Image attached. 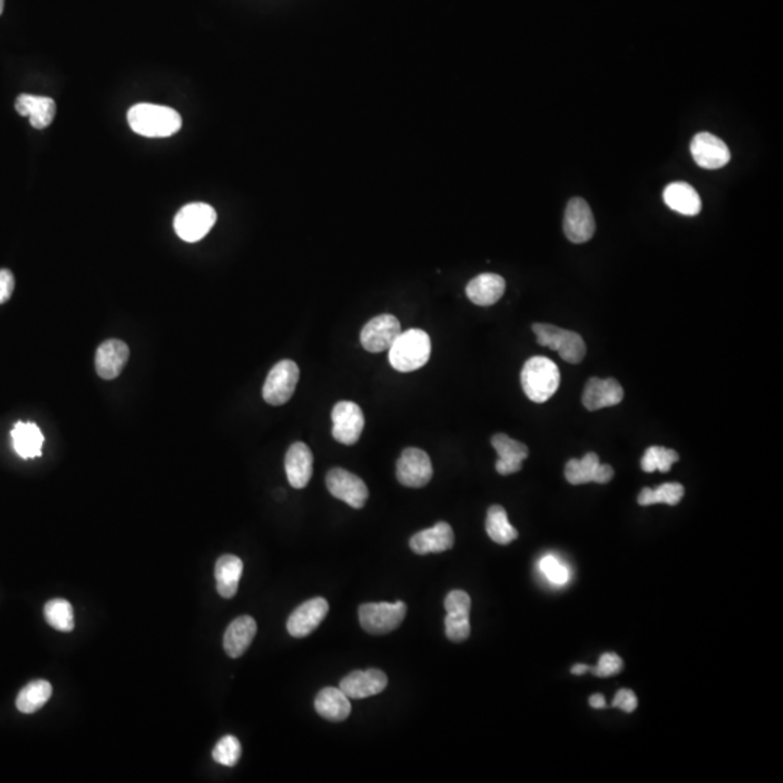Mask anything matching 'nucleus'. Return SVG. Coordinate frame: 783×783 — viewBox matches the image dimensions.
Returning <instances> with one entry per match:
<instances>
[{
    "label": "nucleus",
    "mask_w": 783,
    "mask_h": 783,
    "mask_svg": "<svg viewBox=\"0 0 783 783\" xmlns=\"http://www.w3.org/2000/svg\"><path fill=\"white\" fill-rule=\"evenodd\" d=\"M44 615L48 626L58 631L70 632L74 629V612L72 604L65 600H48L44 608Z\"/></svg>",
    "instance_id": "obj_32"
},
{
    "label": "nucleus",
    "mask_w": 783,
    "mask_h": 783,
    "mask_svg": "<svg viewBox=\"0 0 783 783\" xmlns=\"http://www.w3.org/2000/svg\"><path fill=\"white\" fill-rule=\"evenodd\" d=\"M446 636L453 643H463L471 636V615L447 614Z\"/></svg>",
    "instance_id": "obj_35"
},
{
    "label": "nucleus",
    "mask_w": 783,
    "mask_h": 783,
    "mask_svg": "<svg viewBox=\"0 0 783 783\" xmlns=\"http://www.w3.org/2000/svg\"><path fill=\"white\" fill-rule=\"evenodd\" d=\"M612 478H614V469H612L610 464L600 463V466H598L597 473H595V479H593V481H595V483H600V485H605L608 481H611Z\"/></svg>",
    "instance_id": "obj_41"
},
{
    "label": "nucleus",
    "mask_w": 783,
    "mask_h": 783,
    "mask_svg": "<svg viewBox=\"0 0 783 783\" xmlns=\"http://www.w3.org/2000/svg\"><path fill=\"white\" fill-rule=\"evenodd\" d=\"M486 532L492 541L507 546L518 539L517 530L510 525L507 510L501 505H492L486 515Z\"/></svg>",
    "instance_id": "obj_28"
},
{
    "label": "nucleus",
    "mask_w": 783,
    "mask_h": 783,
    "mask_svg": "<svg viewBox=\"0 0 783 783\" xmlns=\"http://www.w3.org/2000/svg\"><path fill=\"white\" fill-rule=\"evenodd\" d=\"M590 669L592 668L588 665H576L571 668V673L576 676L585 675L586 672H590Z\"/></svg>",
    "instance_id": "obj_43"
},
{
    "label": "nucleus",
    "mask_w": 783,
    "mask_h": 783,
    "mask_svg": "<svg viewBox=\"0 0 783 783\" xmlns=\"http://www.w3.org/2000/svg\"><path fill=\"white\" fill-rule=\"evenodd\" d=\"M15 109L21 116H28L29 123L35 130H44L55 121L57 106L55 102L47 96L35 94H21L15 102Z\"/></svg>",
    "instance_id": "obj_21"
},
{
    "label": "nucleus",
    "mask_w": 783,
    "mask_h": 783,
    "mask_svg": "<svg viewBox=\"0 0 783 783\" xmlns=\"http://www.w3.org/2000/svg\"><path fill=\"white\" fill-rule=\"evenodd\" d=\"M128 124L143 137L167 138L182 128V116L162 104H138L128 111Z\"/></svg>",
    "instance_id": "obj_1"
},
{
    "label": "nucleus",
    "mask_w": 783,
    "mask_h": 783,
    "mask_svg": "<svg viewBox=\"0 0 783 783\" xmlns=\"http://www.w3.org/2000/svg\"><path fill=\"white\" fill-rule=\"evenodd\" d=\"M402 332L401 322L391 313L379 315L364 325L360 334L363 349L369 352H382L391 349L398 335Z\"/></svg>",
    "instance_id": "obj_11"
},
{
    "label": "nucleus",
    "mask_w": 783,
    "mask_h": 783,
    "mask_svg": "<svg viewBox=\"0 0 783 783\" xmlns=\"http://www.w3.org/2000/svg\"><path fill=\"white\" fill-rule=\"evenodd\" d=\"M521 386L532 402H547L560 386V371L553 360L543 356L531 357L522 367Z\"/></svg>",
    "instance_id": "obj_3"
},
{
    "label": "nucleus",
    "mask_w": 783,
    "mask_h": 783,
    "mask_svg": "<svg viewBox=\"0 0 783 783\" xmlns=\"http://www.w3.org/2000/svg\"><path fill=\"white\" fill-rule=\"evenodd\" d=\"M622 668H624V663H622L619 654L604 653L600 656L597 668H592L590 670L598 678H610V676L621 672Z\"/></svg>",
    "instance_id": "obj_38"
},
{
    "label": "nucleus",
    "mask_w": 783,
    "mask_h": 783,
    "mask_svg": "<svg viewBox=\"0 0 783 783\" xmlns=\"http://www.w3.org/2000/svg\"><path fill=\"white\" fill-rule=\"evenodd\" d=\"M431 459L424 450L405 449L396 463V478L406 488H424L432 479Z\"/></svg>",
    "instance_id": "obj_8"
},
{
    "label": "nucleus",
    "mask_w": 783,
    "mask_h": 783,
    "mask_svg": "<svg viewBox=\"0 0 783 783\" xmlns=\"http://www.w3.org/2000/svg\"><path fill=\"white\" fill-rule=\"evenodd\" d=\"M679 461V454L675 450L665 449V447H649L641 459V469L646 473H653L659 471L668 473L676 461Z\"/></svg>",
    "instance_id": "obj_33"
},
{
    "label": "nucleus",
    "mask_w": 783,
    "mask_h": 783,
    "mask_svg": "<svg viewBox=\"0 0 783 783\" xmlns=\"http://www.w3.org/2000/svg\"><path fill=\"white\" fill-rule=\"evenodd\" d=\"M406 615V605L402 600L391 602H371L359 608L360 624L364 631L382 636L393 631L402 624Z\"/></svg>",
    "instance_id": "obj_6"
},
{
    "label": "nucleus",
    "mask_w": 783,
    "mask_h": 783,
    "mask_svg": "<svg viewBox=\"0 0 783 783\" xmlns=\"http://www.w3.org/2000/svg\"><path fill=\"white\" fill-rule=\"evenodd\" d=\"M540 570L543 571L550 582L556 585H564L569 580V569L557 557H544L543 560L540 561Z\"/></svg>",
    "instance_id": "obj_36"
},
{
    "label": "nucleus",
    "mask_w": 783,
    "mask_h": 783,
    "mask_svg": "<svg viewBox=\"0 0 783 783\" xmlns=\"http://www.w3.org/2000/svg\"><path fill=\"white\" fill-rule=\"evenodd\" d=\"M313 456L305 442H293L284 457V471L292 488L303 489L312 478Z\"/></svg>",
    "instance_id": "obj_18"
},
{
    "label": "nucleus",
    "mask_w": 783,
    "mask_h": 783,
    "mask_svg": "<svg viewBox=\"0 0 783 783\" xmlns=\"http://www.w3.org/2000/svg\"><path fill=\"white\" fill-rule=\"evenodd\" d=\"M332 437L344 446H352L363 432V411L357 403L342 401L332 408Z\"/></svg>",
    "instance_id": "obj_10"
},
{
    "label": "nucleus",
    "mask_w": 783,
    "mask_h": 783,
    "mask_svg": "<svg viewBox=\"0 0 783 783\" xmlns=\"http://www.w3.org/2000/svg\"><path fill=\"white\" fill-rule=\"evenodd\" d=\"M590 707L597 708V709H602V708L607 707L605 698L600 694L592 695V697L590 698Z\"/></svg>",
    "instance_id": "obj_42"
},
{
    "label": "nucleus",
    "mask_w": 783,
    "mask_h": 783,
    "mask_svg": "<svg viewBox=\"0 0 783 783\" xmlns=\"http://www.w3.org/2000/svg\"><path fill=\"white\" fill-rule=\"evenodd\" d=\"M492 446L500 456L495 466L498 473L508 476L521 471L522 463L529 457V447L507 434L493 435Z\"/></svg>",
    "instance_id": "obj_20"
},
{
    "label": "nucleus",
    "mask_w": 783,
    "mask_h": 783,
    "mask_svg": "<svg viewBox=\"0 0 783 783\" xmlns=\"http://www.w3.org/2000/svg\"><path fill=\"white\" fill-rule=\"evenodd\" d=\"M5 0H0V15L4 14Z\"/></svg>",
    "instance_id": "obj_44"
},
{
    "label": "nucleus",
    "mask_w": 783,
    "mask_h": 783,
    "mask_svg": "<svg viewBox=\"0 0 783 783\" xmlns=\"http://www.w3.org/2000/svg\"><path fill=\"white\" fill-rule=\"evenodd\" d=\"M51 695L53 687L50 682L43 679L33 680L19 692L16 708L24 714H34L50 701Z\"/></svg>",
    "instance_id": "obj_29"
},
{
    "label": "nucleus",
    "mask_w": 783,
    "mask_h": 783,
    "mask_svg": "<svg viewBox=\"0 0 783 783\" xmlns=\"http://www.w3.org/2000/svg\"><path fill=\"white\" fill-rule=\"evenodd\" d=\"M637 705H639V701H637L636 694L629 689H619L615 695L614 701H612V707L619 708L624 712L636 711Z\"/></svg>",
    "instance_id": "obj_39"
},
{
    "label": "nucleus",
    "mask_w": 783,
    "mask_h": 783,
    "mask_svg": "<svg viewBox=\"0 0 783 783\" xmlns=\"http://www.w3.org/2000/svg\"><path fill=\"white\" fill-rule=\"evenodd\" d=\"M244 564L240 557L223 554L215 564L216 590L221 597L231 600L235 597L243 576Z\"/></svg>",
    "instance_id": "obj_26"
},
{
    "label": "nucleus",
    "mask_w": 783,
    "mask_h": 783,
    "mask_svg": "<svg viewBox=\"0 0 783 783\" xmlns=\"http://www.w3.org/2000/svg\"><path fill=\"white\" fill-rule=\"evenodd\" d=\"M666 205L680 215L695 216L701 213L702 202L694 187L685 182H675L663 192Z\"/></svg>",
    "instance_id": "obj_25"
},
{
    "label": "nucleus",
    "mask_w": 783,
    "mask_h": 783,
    "mask_svg": "<svg viewBox=\"0 0 783 783\" xmlns=\"http://www.w3.org/2000/svg\"><path fill=\"white\" fill-rule=\"evenodd\" d=\"M690 153L695 163L707 170L721 169L728 164L731 153L724 141L709 133H699L690 143Z\"/></svg>",
    "instance_id": "obj_14"
},
{
    "label": "nucleus",
    "mask_w": 783,
    "mask_h": 783,
    "mask_svg": "<svg viewBox=\"0 0 783 783\" xmlns=\"http://www.w3.org/2000/svg\"><path fill=\"white\" fill-rule=\"evenodd\" d=\"M130 359V349L121 340H108L102 342L96 350V373L104 381H112L123 373L124 367Z\"/></svg>",
    "instance_id": "obj_16"
},
{
    "label": "nucleus",
    "mask_w": 783,
    "mask_h": 783,
    "mask_svg": "<svg viewBox=\"0 0 783 783\" xmlns=\"http://www.w3.org/2000/svg\"><path fill=\"white\" fill-rule=\"evenodd\" d=\"M328 611H330V604H328L327 600L312 598V600H306L302 605H299L289 617L288 622H286L289 634L295 639L310 636L311 632L315 631L321 626V622L325 619Z\"/></svg>",
    "instance_id": "obj_13"
},
{
    "label": "nucleus",
    "mask_w": 783,
    "mask_h": 783,
    "mask_svg": "<svg viewBox=\"0 0 783 783\" xmlns=\"http://www.w3.org/2000/svg\"><path fill=\"white\" fill-rule=\"evenodd\" d=\"M325 481L331 495L354 510H362L369 500V489L363 479H360L359 476L345 469H331Z\"/></svg>",
    "instance_id": "obj_9"
},
{
    "label": "nucleus",
    "mask_w": 783,
    "mask_h": 783,
    "mask_svg": "<svg viewBox=\"0 0 783 783\" xmlns=\"http://www.w3.org/2000/svg\"><path fill=\"white\" fill-rule=\"evenodd\" d=\"M388 687V676L379 669L356 670L345 676L340 682V689L352 699L374 697L381 694Z\"/></svg>",
    "instance_id": "obj_15"
},
{
    "label": "nucleus",
    "mask_w": 783,
    "mask_h": 783,
    "mask_svg": "<svg viewBox=\"0 0 783 783\" xmlns=\"http://www.w3.org/2000/svg\"><path fill=\"white\" fill-rule=\"evenodd\" d=\"M624 398V389L615 379L590 378L583 392L582 402L588 411L619 405Z\"/></svg>",
    "instance_id": "obj_17"
},
{
    "label": "nucleus",
    "mask_w": 783,
    "mask_h": 783,
    "mask_svg": "<svg viewBox=\"0 0 783 783\" xmlns=\"http://www.w3.org/2000/svg\"><path fill=\"white\" fill-rule=\"evenodd\" d=\"M15 289V277L11 270H0V305L11 299Z\"/></svg>",
    "instance_id": "obj_40"
},
{
    "label": "nucleus",
    "mask_w": 783,
    "mask_h": 783,
    "mask_svg": "<svg viewBox=\"0 0 783 783\" xmlns=\"http://www.w3.org/2000/svg\"><path fill=\"white\" fill-rule=\"evenodd\" d=\"M216 223V211L208 203H189L177 213L174 231L186 243H198Z\"/></svg>",
    "instance_id": "obj_5"
},
{
    "label": "nucleus",
    "mask_w": 783,
    "mask_h": 783,
    "mask_svg": "<svg viewBox=\"0 0 783 783\" xmlns=\"http://www.w3.org/2000/svg\"><path fill=\"white\" fill-rule=\"evenodd\" d=\"M447 614L471 615V600L464 590H451L444 600Z\"/></svg>",
    "instance_id": "obj_37"
},
{
    "label": "nucleus",
    "mask_w": 783,
    "mask_h": 783,
    "mask_svg": "<svg viewBox=\"0 0 783 783\" xmlns=\"http://www.w3.org/2000/svg\"><path fill=\"white\" fill-rule=\"evenodd\" d=\"M532 331L540 345L559 352L564 362L579 364L585 359V342L575 331L563 330L550 323H534Z\"/></svg>",
    "instance_id": "obj_4"
},
{
    "label": "nucleus",
    "mask_w": 783,
    "mask_h": 783,
    "mask_svg": "<svg viewBox=\"0 0 783 783\" xmlns=\"http://www.w3.org/2000/svg\"><path fill=\"white\" fill-rule=\"evenodd\" d=\"M315 709L322 719L342 722L352 714L350 698L340 688H323L315 698Z\"/></svg>",
    "instance_id": "obj_24"
},
{
    "label": "nucleus",
    "mask_w": 783,
    "mask_h": 783,
    "mask_svg": "<svg viewBox=\"0 0 783 783\" xmlns=\"http://www.w3.org/2000/svg\"><path fill=\"white\" fill-rule=\"evenodd\" d=\"M431 356V340L425 331L412 328L401 332L389 349V363L402 373L418 371Z\"/></svg>",
    "instance_id": "obj_2"
},
{
    "label": "nucleus",
    "mask_w": 783,
    "mask_h": 783,
    "mask_svg": "<svg viewBox=\"0 0 783 783\" xmlns=\"http://www.w3.org/2000/svg\"><path fill=\"white\" fill-rule=\"evenodd\" d=\"M213 758L216 763L228 768L237 765L241 758L240 740L234 736L223 737L213 748Z\"/></svg>",
    "instance_id": "obj_34"
},
{
    "label": "nucleus",
    "mask_w": 783,
    "mask_h": 783,
    "mask_svg": "<svg viewBox=\"0 0 783 783\" xmlns=\"http://www.w3.org/2000/svg\"><path fill=\"white\" fill-rule=\"evenodd\" d=\"M454 532L447 522L440 521L431 529L413 534L410 540V547L413 553L425 556L430 553H442L453 549Z\"/></svg>",
    "instance_id": "obj_19"
},
{
    "label": "nucleus",
    "mask_w": 783,
    "mask_h": 783,
    "mask_svg": "<svg viewBox=\"0 0 783 783\" xmlns=\"http://www.w3.org/2000/svg\"><path fill=\"white\" fill-rule=\"evenodd\" d=\"M564 234L575 244L588 243L595 234V220L585 199L575 198L569 202L564 213Z\"/></svg>",
    "instance_id": "obj_12"
},
{
    "label": "nucleus",
    "mask_w": 783,
    "mask_h": 783,
    "mask_svg": "<svg viewBox=\"0 0 783 783\" xmlns=\"http://www.w3.org/2000/svg\"><path fill=\"white\" fill-rule=\"evenodd\" d=\"M600 457L595 453H588L583 459H571L566 464L564 469V476L566 481L570 485H585L590 483L595 479L598 466H600Z\"/></svg>",
    "instance_id": "obj_30"
},
{
    "label": "nucleus",
    "mask_w": 783,
    "mask_h": 783,
    "mask_svg": "<svg viewBox=\"0 0 783 783\" xmlns=\"http://www.w3.org/2000/svg\"><path fill=\"white\" fill-rule=\"evenodd\" d=\"M14 449L22 459L43 454L44 435L34 422H18L11 432Z\"/></svg>",
    "instance_id": "obj_27"
},
{
    "label": "nucleus",
    "mask_w": 783,
    "mask_h": 783,
    "mask_svg": "<svg viewBox=\"0 0 783 783\" xmlns=\"http://www.w3.org/2000/svg\"><path fill=\"white\" fill-rule=\"evenodd\" d=\"M507 283L503 277L495 273H483L474 277L466 286V295L474 305L491 306L495 305L503 293H505Z\"/></svg>",
    "instance_id": "obj_23"
},
{
    "label": "nucleus",
    "mask_w": 783,
    "mask_h": 783,
    "mask_svg": "<svg viewBox=\"0 0 783 783\" xmlns=\"http://www.w3.org/2000/svg\"><path fill=\"white\" fill-rule=\"evenodd\" d=\"M299 367L292 360H282L270 371L264 386L263 398L269 405L281 406L288 403L295 393L299 382Z\"/></svg>",
    "instance_id": "obj_7"
},
{
    "label": "nucleus",
    "mask_w": 783,
    "mask_h": 783,
    "mask_svg": "<svg viewBox=\"0 0 783 783\" xmlns=\"http://www.w3.org/2000/svg\"><path fill=\"white\" fill-rule=\"evenodd\" d=\"M257 634V622L250 615H241L223 634V650L230 658H241Z\"/></svg>",
    "instance_id": "obj_22"
},
{
    "label": "nucleus",
    "mask_w": 783,
    "mask_h": 783,
    "mask_svg": "<svg viewBox=\"0 0 783 783\" xmlns=\"http://www.w3.org/2000/svg\"><path fill=\"white\" fill-rule=\"evenodd\" d=\"M685 495V488L680 483H665L658 489L644 488L639 492L637 502L643 507L654 505V503H668V505H678Z\"/></svg>",
    "instance_id": "obj_31"
}]
</instances>
